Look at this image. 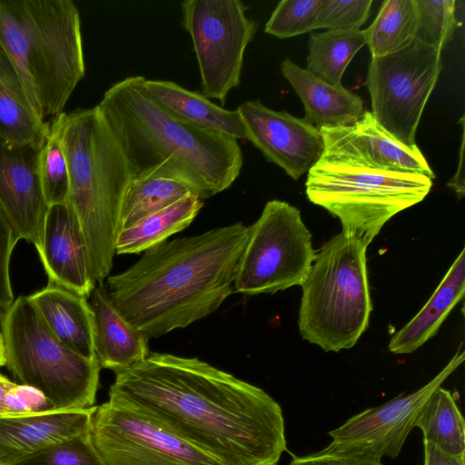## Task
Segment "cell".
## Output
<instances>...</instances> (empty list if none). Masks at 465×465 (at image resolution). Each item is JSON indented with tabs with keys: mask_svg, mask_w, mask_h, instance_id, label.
I'll list each match as a JSON object with an SVG mask.
<instances>
[{
	"mask_svg": "<svg viewBox=\"0 0 465 465\" xmlns=\"http://www.w3.org/2000/svg\"><path fill=\"white\" fill-rule=\"evenodd\" d=\"M109 401L143 413L223 465H276L286 450L279 403L198 358L149 353L115 373Z\"/></svg>",
	"mask_w": 465,
	"mask_h": 465,
	"instance_id": "obj_1",
	"label": "cell"
},
{
	"mask_svg": "<svg viewBox=\"0 0 465 465\" xmlns=\"http://www.w3.org/2000/svg\"><path fill=\"white\" fill-rule=\"evenodd\" d=\"M249 226L235 223L145 251L104 284L117 310L148 339L214 312L232 292Z\"/></svg>",
	"mask_w": 465,
	"mask_h": 465,
	"instance_id": "obj_2",
	"label": "cell"
},
{
	"mask_svg": "<svg viewBox=\"0 0 465 465\" xmlns=\"http://www.w3.org/2000/svg\"><path fill=\"white\" fill-rule=\"evenodd\" d=\"M97 107L121 145L133 179H180L205 199L229 188L241 173L243 158L237 140L167 113L146 92L143 76L114 84Z\"/></svg>",
	"mask_w": 465,
	"mask_h": 465,
	"instance_id": "obj_3",
	"label": "cell"
},
{
	"mask_svg": "<svg viewBox=\"0 0 465 465\" xmlns=\"http://www.w3.org/2000/svg\"><path fill=\"white\" fill-rule=\"evenodd\" d=\"M50 125L67 163L68 202L85 240L90 274L95 284H103L113 266L122 207L133 179L129 164L97 105L63 112Z\"/></svg>",
	"mask_w": 465,
	"mask_h": 465,
	"instance_id": "obj_4",
	"label": "cell"
},
{
	"mask_svg": "<svg viewBox=\"0 0 465 465\" xmlns=\"http://www.w3.org/2000/svg\"><path fill=\"white\" fill-rule=\"evenodd\" d=\"M0 46L45 121L63 113L85 74L79 11L71 0H0Z\"/></svg>",
	"mask_w": 465,
	"mask_h": 465,
	"instance_id": "obj_5",
	"label": "cell"
},
{
	"mask_svg": "<svg viewBox=\"0 0 465 465\" xmlns=\"http://www.w3.org/2000/svg\"><path fill=\"white\" fill-rule=\"evenodd\" d=\"M320 131L324 152L308 172L306 194L340 220L342 232L368 246L391 217L430 193V178L383 169L367 161L344 126Z\"/></svg>",
	"mask_w": 465,
	"mask_h": 465,
	"instance_id": "obj_6",
	"label": "cell"
},
{
	"mask_svg": "<svg viewBox=\"0 0 465 465\" xmlns=\"http://www.w3.org/2000/svg\"><path fill=\"white\" fill-rule=\"evenodd\" d=\"M366 250L361 240L341 232L315 252L301 285L300 333L325 351L353 347L368 327L372 305Z\"/></svg>",
	"mask_w": 465,
	"mask_h": 465,
	"instance_id": "obj_7",
	"label": "cell"
},
{
	"mask_svg": "<svg viewBox=\"0 0 465 465\" xmlns=\"http://www.w3.org/2000/svg\"><path fill=\"white\" fill-rule=\"evenodd\" d=\"M5 359L18 381L40 391L55 410L94 407L100 366L60 342L28 296H19L5 312Z\"/></svg>",
	"mask_w": 465,
	"mask_h": 465,
	"instance_id": "obj_8",
	"label": "cell"
},
{
	"mask_svg": "<svg viewBox=\"0 0 465 465\" xmlns=\"http://www.w3.org/2000/svg\"><path fill=\"white\" fill-rule=\"evenodd\" d=\"M315 252L300 211L283 201H268L258 220L249 226L234 291L252 296L301 286Z\"/></svg>",
	"mask_w": 465,
	"mask_h": 465,
	"instance_id": "obj_9",
	"label": "cell"
},
{
	"mask_svg": "<svg viewBox=\"0 0 465 465\" xmlns=\"http://www.w3.org/2000/svg\"><path fill=\"white\" fill-rule=\"evenodd\" d=\"M441 52L415 38L396 53L371 57L369 64L365 84L371 113L407 146H417L416 131L441 70Z\"/></svg>",
	"mask_w": 465,
	"mask_h": 465,
	"instance_id": "obj_10",
	"label": "cell"
},
{
	"mask_svg": "<svg viewBox=\"0 0 465 465\" xmlns=\"http://www.w3.org/2000/svg\"><path fill=\"white\" fill-rule=\"evenodd\" d=\"M183 25L191 36L201 76L203 94L223 105L239 87L243 56L256 24L240 0H186Z\"/></svg>",
	"mask_w": 465,
	"mask_h": 465,
	"instance_id": "obj_11",
	"label": "cell"
},
{
	"mask_svg": "<svg viewBox=\"0 0 465 465\" xmlns=\"http://www.w3.org/2000/svg\"><path fill=\"white\" fill-rule=\"evenodd\" d=\"M89 434L104 465H223L149 417L110 401L94 407Z\"/></svg>",
	"mask_w": 465,
	"mask_h": 465,
	"instance_id": "obj_12",
	"label": "cell"
},
{
	"mask_svg": "<svg viewBox=\"0 0 465 465\" xmlns=\"http://www.w3.org/2000/svg\"><path fill=\"white\" fill-rule=\"evenodd\" d=\"M464 357L463 351L457 352L431 381L420 389L353 415L329 431L331 441L324 450L378 460L382 457L395 459L415 427L425 402L463 362Z\"/></svg>",
	"mask_w": 465,
	"mask_h": 465,
	"instance_id": "obj_13",
	"label": "cell"
},
{
	"mask_svg": "<svg viewBox=\"0 0 465 465\" xmlns=\"http://www.w3.org/2000/svg\"><path fill=\"white\" fill-rule=\"evenodd\" d=\"M237 110L244 124L247 140L294 180L308 173L322 156V134L304 118L295 117L286 111H274L259 100L245 101Z\"/></svg>",
	"mask_w": 465,
	"mask_h": 465,
	"instance_id": "obj_14",
	"label": "cell"
},
{
	"mask_svg": "<svg viewBox=\"0 0 465 465\" xmlns=\"http://www.w3.org/2000/svg\"><path fill=\"white\" fill-rule=\"evenodd\" d=\"M42 146L0 139V206L19 239L41 246L48 205L38 172Z\"/></svg>",
	"mask_w": 465,
	"mask_h": 465,
	"instance_id": "obj_15",
	"label": "cell"
},
{
	"mask_svg": "<svg viewBox=\"0 0 465 465\" xmlns=\"http://www.w3.org/2000/svg\"><path fill=\"white\" fill-rule=\"evenodd\" d=\"M37 252L48 283L86 298L90 296L96 284L90 274L79 220L68 201L48 207Z\"/></svg>",
	"mask_w": 465,
	"mask_h": 465,
	"instance_id": "obj_16",
	"label": "cell"
},
{
	"mask_svg": "<svg viewBox=\"0 0 465 465\" xmlns=\"http://www.w3.org/2000/svg\"><path fill=\"white\" fill-rule=\"evenodd\" d=\"M94 407L0 417V465L88 433Z\"/></svg>",
	"mask_w": 465,
	"mask_h": 465,
	"instance_id": "obj_17",
	"label": "cell"
},
{
	"mask_svg": "<svg viewBox=\"0 0 465 465\" xmlns=\"http://www.w3.org/2000/svg\"><path fill=\"white\" fill-rule=\"evenodd\" d=\"M88 302L93 314L94 357L100 368L117 373L132 368L148 356L149 339L117 310L104 283L94 289Z\"/></svg>",
	"mask_w": 465,
	"mask_h": 465,
	"instance_id": "obj_18",
	"label": "cell"
},
{
	"mask_svg": "<svg viewBox=\"0 0 465 465\" xmlns=\"http://www.w3.org/2000/svg\"><path fill=\"white\" fill-rule=\"evenodd\" d=\"M281 69L303 104V118L317 128L352 126L364 115L362 99L342 85L328 84L290 59Z\"/></svg>",
	"mask_w": 465,
	"mask_h": 465,
	"instance_id": "obj_19",
	"label": "cell"
},
{
	"mask_svg": "<svg viewBox=\"0 0 465 465\" xmlns=\"http://www.w3.org/2000/svg\"><path fill=\"white\" fill-rule=\"evenodd\" d=\"M151 98L175 118L198 129L221 134L235 140H247L246 130L237 109H224L203 94L164 80L144 78Z\"/></svg>",
	"mask_w": 465,
	"mask_h": 465,
	"instance_id": "obj_20",
	"label": "cell"
},
{
	"mask_svg": "<svg viewBox=\"0 0 465 465\" xmlns=\"http://www.w3.org/2000/svg\"><path fill=\"white\" fill-rule=\"evenodd\" d=\"M28 298L60 342L85 358H95L88 298L51 283Z\"/></svg>",
	"mask_w": 465,
	"mask_h": 465,
	"instance_id": "obj_21",
	"label": "cell"
},
{
	"mask_svg": "<svg viewBox=\"0 0 465 465\" xmlns=\"http://www.w3.org/2000/svg\"><path fill=\"white\" fill-rule=\"evenodd\" d=\"M465 292V250L457 256L440 283L420 311L393 334L389 351L394 354L415 351L432 338Z\"/></svg>",
	"mask_w": 465,
	"mask_h": 465,
	"instance_id": "obj_22",
	"label": "cell"
},
{
	"mask_svg": "<svg viewBox=\"0 0 465 465\" xmlns=\"http://www.w3.org/2000/svg\"><path fill=\"white\" fill-rule=\"evenodd\" d=\"M50 124L36 113L11 60L0 46V139L43 146Z\"/></svg>",
	"mask_w": 465,
	"mask_h": 465,
	"instance_id": "obj_23",
	"label": "cell"
},
{
	"mask_svg": "<svg viewBox=\"0 0 465 465\" xmlns=\"http://www.w3.org/2000/svg\"><path fill=\"white\" fill-rule=\"evenodd\" d=\"M344 129L352 144L371 163L391 171L435 178L419 147L407 146L395 139L371 112L365 111L359 122Z\"/></svg>",
	"mask_w": 465,
	"mask_h": 465,
	"instance_id": "obj_24",
	"label": "cell"
},
{
	"mask_svg": "<svg viewBox=\"0 0 465 465\" xmlns=\"http://www.w3.org/2000/svg\"><path fill=\"white\" fill-rule=\"evenodd\" d=\"M203 205L197 194H190L172 205L147 215L122 229L116 239V254L144 252L188 227Z\"/></svg>",
	"mask_w": 465,
	"mask_h": 465,
	"instance_id": "obj_25",
	"label": "cell"
},
{
	"mask_svg": "<svg viewBox=\"0 0 465 465\" xmlns=\"http://www.w3.org/2000/svg\"><path fill=\"white\" fill-rule=\"evenodd\" d=\"M415 427L422 431L423 442L450 456H465V421L450 391L440 386L430 396Z\"/></svg>",
	"mask_w": 465,
	"mask_h": 465,
	"instance_id": "obj_26",
	"label": "cell"
},
{
	"mask_svg": "<svg viewBox=\"0 0 465 465\" xmlns=\"http://www.w3.org/2000/svg\"><path fill=\"white\" fill-rule=\"evenodd\" d=\"M416 0H385L371 25L362 30L371 57L396 53L416 38Z\"/></svg>",
	"mask_w": 465,
	"mask_h": 465,
	"instance_id": "obj_27",
	"label": "cell"
},
{
	"mask_svg": "<svg viewBox=\"0 0 465 465\" xmlns=\"http://www.w3.org/2000/svg\"><path fill=\"white\" fill-rule=\"evenodd\" d=\"M364 45L362 30H326L312 34L305 69L328 84L341 85L346 67Z\"/></svg>",
	"mask_w": 465,
	"mask_h": 465,
	"instance_id": "obj_28",
	"label": "cell"
},
{
	"mask_svg": "<svg viewBox=\"0 0 465 465\" xmlns=\"http://www.w3.org/2000/svg\"><path fill=\"white\" fill-rule=\"evenodd\" d=\"M190 194L199 195L180 179L159 175L132 179L122 207L120 231Z\"/></svg>",
	"mask_w": 465,
	"mask_h": 465,
	"instance_id": "obj_29",
	"label": "cell"
},
{
	"mask_svg": "<svg viewBox=\"0 0 465 465\" xmlns=\"http://www.w3.org/2000/svg\"><path fill=\"white\" fill-rule=\"evenodd\" d=\"M38 172L47 205L66 203L69 197L68 167L58 134L51 125L40 150Z\"/></svg>",
	"mask_w": 465,
	"mask_h": 465,
	"instance_id": "obj_30",
	"label": "cell"
},
{
	"mask_svg": "<svg viewBox=\"0 0 465 465\" xmlns=\"http://www.w3.org/2000/svg\"><path fill=\"white\" fill-rule=\"evenodd\" d=\"M418 28L416 38L442 50L458 26L455 0H416Z\"/></svg>",
	"mask_w": 465,
	"mask_h": 465,
	"instance_id": "obj_31",
	"label": "cell"
},
{
	"mask_svg": "<svg viewBox=\"0 0 465 465\" xmlns=\"http://www.w3.org/2000/svg\"><path fill=\"white\" fill-rule=\"evenodd\" d=\"M323 4L324 0H282L267 21L264 32L283 39L312 31Z\"/></svg>",
	"mask_w": 465,
	"mask_h": 465,
	"instance_id": "obj_32",
	"label": "cell"
},
{
	"mask_svg": "<svg viewBox=\"0 0 465 465\" xmlns=\"http://www.w3.org/2000/svg\"><path fill=\"white\" fill-rule=\"evenodd\" d=\"M8 465H104L90 434L84 433L47 447Z\"/></svg>",
	"mask_w": 465,
	"mask_h": 465,
	"instance_id": "obj_33",
	"label": "cell"
},
{
	"mask_svg": "<svg viewBox=\"0 0 465 465\" xmlns=\"http://www.w3.org/2000/svg\"><path fill=\"white\" fill-rule=\"evenodd\" d=\"M371 4V0H324L315 29L361 30L369 17Z\"/></svg>",
	"mask_w": 465,
	"mask_h": 465,
	"instance_id": "obj_34",
	"label": "cell"
},
{
	"mask_svg": "<svg viewBox=\"0 0 465 465\" xmlns=\"http://www.w3.org/2000/svg\"><path fill=\"white\" fill-rule=\"evenodd\" d=\"M19 240L11 222L0 206V311L4 314L15 301L9 266L13 250Z\"/></svg>",
	"mask_w": 465,
	"mask_h": 465,
	"instance_id": "obj_35",
	"label": "cell"
},
{
	"mask_svg": "<svg viewBox=\"0 0 465 465\" xmlns=\"http://www.w3.org/2000/svg\"><path fill=\"white\" fill-rule=\"evenodd\" d=\"M5 417L57 411L50 400L31 386L15 383L5 400Z\"/></svg>",
	"mask_w": 465,
	"mask_h": 465,
	"instance_id": "obj_36",
	"label": "cell"
},
{
	"mask_svg": "<svg viewBox=\"0 0 465 465\" xmlns=\"http://www.w3.org/2000/svg\"><path fill=\"white\" fill-rule=\"evenodd\" d=\"M287 465H383L381 460L355 454L339 453L322 450L318 452L293 459Z\"/></svg>",
	"mask_w": 465,
	"mask_h": 465,
	"instance_id": "obj_37",
	"label": "cell"
},
{
	"mask_svg": "<svg viewBox=\"0 0 465 465\" xmlns=\"http://www.w3.org/2000/svg\"><path fill=\"white\" fill-rule=\"evenodd\" d=\"M424 465H465V456L453 457L424 442Z\"/></svg>",
	"mask_w": 465,
	"mask_h": 465,
	"instance_id": "obj_38",
	"label": "cell"
},
{
	"mask_svg": "<svg viewBox=\"0 0 465 465\" xmlns=\"http://www.w3.org/2000/svg\"><path fill=\"white\" fill-rule=\"evenodd\" d=\"M463 149H464V130L461 136V144L460 149V160L457 172L454 176L450 180L448 185L451 187L456 193L457 196L460 199L464 196V170H463Z\"/></svg>",
	"mask_w": 465,
	"mask_h": 465,
	"instance_id": "obj_39",
	"label": "cell"
},
{
	"mask_svg": "<svg viewBox=\"0 0 465 465\" xmlns=\"http://www.w3.org/2000/svg\"><path fill=\"white\" fill-rule=\"evenodd\" d=\"M16 382L12 381L7 377L0 373V417H5V400L7 392L15 385Z\"/></svg>",
	"mask_w": 465,
	"mask_h": 465,
	"instance_id": "obj_40",
	"label": "cell"
},
{
	"mask_svg": "<svg viewBox=\"0 0 465 465\" xmlns=\"http://www.w3.org/2000/svg\"><path fill=\"white\" fill-rule=\"evenodd\" d=\"M5 346L2 332H0V368L5 366Z\"/></svg>",
	"mask_w": 465,
	"mask_h": 465,
	"instance_id": "obj_41",
	"label": "cell"
},
{
	"mask_svg": "<svg viewBox=\"0 0 465 465\" xmlns=\"http://www.w3.org/2000/svg\"><path fill=\"white\" fill-rule=\"evenodd\" d=\"M4 313L0 311V332H2Z\"/></svg>",
	"mask_w": 465,
	"mask_h": 465,
	"instance_id": "obj_42",
	"label": "cell"
}]
</instances>
